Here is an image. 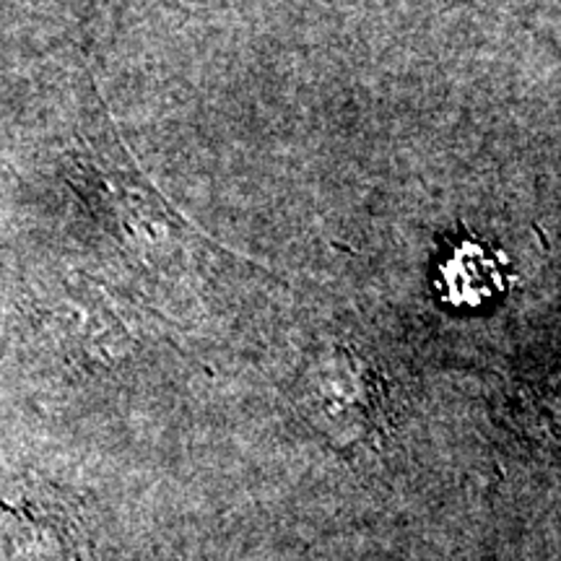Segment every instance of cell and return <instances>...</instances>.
Returning a JSON list of instances; mask_svg holds the SVG:
<instances>
[{
  "instance_id": "1",
  "label": "cell",
  "mask_w": 561,
  "mask_h": 561,
  "mask_svg": "<svg viewBox=\"0 0 561 561\" xmlns=\"http://www.w3.org/2000/svg\"><path fill=\"white\" fill-rule=\"evenodd\" d=\"M294 403L301 419L341 453L380 445L390 432V392L382 371L341 343L305 364Z\"/></svg>"
},
{
  "instance_id": "2",
  "label": "cell",
  "mask_w": 561,
  "mask_h": 561,
  "mask_svg": "<svg viewBox=\"0 0 561 561\" xmlns=\"http://www.w3.org/2000/svg\"><path fill=\"white\" fill-rule=\"evenodd\" d=\"M504 261L476 242L453 250L450 261L442 265L439 289L455 307H476L504 289Z\"/></svg>"
}]
</instances>
